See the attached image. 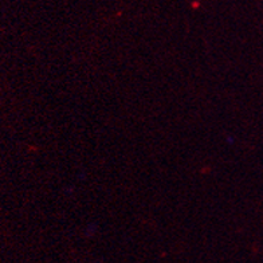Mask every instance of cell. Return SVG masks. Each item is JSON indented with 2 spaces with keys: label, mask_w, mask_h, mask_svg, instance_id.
I'll return each instance as SVG.
<instances>
[]
</instances>
